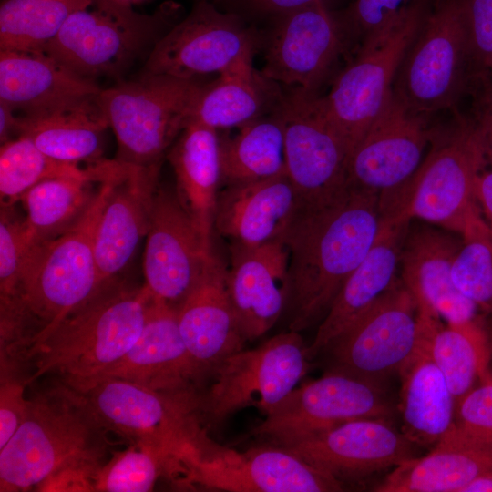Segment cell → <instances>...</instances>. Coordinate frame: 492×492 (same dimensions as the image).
Instances as JSON below:
<instances>
[{"mask_svg": "<svg viewBox=\"0 0 492 492\" xmlns=\"http://www.w3.org/2000/svg\"><path fill=\"white\" fill-rule=\"evenodd\" d=\"M379 196L349 190L337 200L302 207L282 240L289 253V329L324 318L343 284L365 257L381 226Z\"/></svg>", "mask_w": 492, "mask_h": 492, "instance_id": "obj_1", "label": "cell"}, {"mask_svg": "<svg viewBox=\"0 0 492 492\" xmlns=\"http://www.w3.org/2000/svg\"><path fill=\"white\" fill-rule=\"evenodd\" d=\"M107 432L84 395L62 381L35 394L23 423L0 449V491L37 489L67 472L95 477Z\"/></svg>", "mask_w": 492, "mask_h": 492, "instance_id": "obj_2", "label": "cell"}, {"mask_svg": "<svg viewBox=\"0 0 492 492\" xmlns=\"http://www.w3.org/2000/svg\"><path fill=\"white\" fill-rule=\"evenodd\" d=\"M151 300L145 284L118 279L100 286L28 349L26 360L34 364L28 384L54 374L77 387L98 376L133 346Z\"/></svg>", "mask_w": 492, "mask_h": 492, "instance_id": "obj_3", "label": "cell"}, {"mask_svg": "<svg viewBox=\"0 0 492 492\" xmlns=\"http://www.w3.org/2000/svg\"><path fill=\"white\" fill-rule=\"evenodd\" d=\"M73 388L84 395L107 431L160 449L185 470L213 444L202 428L200 391L155 390L113 377Z\"/></svg>", "mask_w": 492, "mask_h": 492, "instance_id": "obj_4", "label": "cell"}, {"mask_svg": "<svg viewBox=\"0 0 492 492\" xmlns=\"http://www.w3.org/2000/svg\"><path fill=\"white\" fill-rule=\"evenodd\" d=\"M128 171L101 183L72 227L31 250L20 287L24 304L39 331L31 346L98 290L95 233L114 185Z\"/></svg>", "mask_w": 492, "mask_h": 492, "instance_id": "obj_5", "label": "cell"}, {"mask_svg": "<svg viewBox=\"0 0 492 492\" xmlns=\"http://www.w3.org/2000/svg\"><path fill=\"white\" fill-rule=\"evenodd\" d=\"M195 78L143 72L134 81L101 89L97 103L118 142L117 159L161 163L191 119L203 87Z\"/></svg>", "mask_w": 492, "mask_h": 492, "instance_id": "obj_6", "label": "cell"}, {"mask_svg": "<svg viewBox=\"0 0 492 492\" xmlns=\"http://www.w3.org/2000/svg\"><path fill=\"white\" fill-rule=\"evenodd\" d=\"M470 81L463 0H432L398 67L393 95L410 112L428 118L455 109Z\"/></svg>", "mask_w": 492, "mask_h": 492, "instance_id": "obj_7", "label": "cell"}, {"mask_svg": "<svg viewBox=\"0 0 492 492\" xmlns=\"http://www.w3.org/2000/svg\"><path fill=\"white\" fill-rule=\"evenodd\" d=\"M179 12L174 3L145 15L116 0H93L68 16L42 52L88 79L113 75L172 27Z\"/></svg>", "mask_w": 492, "mask_h": 492, "instance_id": "obj_8", "label": "cell"}, {"mask_svg": "<svg viewBox=\"0 0 492 492\" xmlns=\"http://www.w3.org/2000/svg\"><path fill=\"white\" fill-rule=\"evenodd\" d=\"M432 0H420L364 42L322 97L325 113L350 153L381 114L392 95L398 67L417 35Z\"/></svg>", "mask_w": 492, "mask_h": 492, "instance_id": "obj_9", "label": "cell"}, {"mask_svg": "<svg viewBox=\"0 0 492 492\" xmlns=\"http://www.w3.org/2000/svg\"><path fill=\"white\" fill-rule=\"evenodd\" d=\"M311 360L308 345L292 330L227 356L209 374L210 385L200 391L203 424L216 425L251 406L266 415L296 387Z\"/></svg>", "mask_w": 492, "mask_h": 492, "instance_id": "obj_10", "label": "cell"}, {"mask_svg": "<svg viewBox=\"0 0 492 492\" xmlns=\"http://www.w3.org/2000/svg\"><path fill=\"white\" fill-rule=\"evenodd\" d=\"M403 197L401 212L462 234L480 213L475 197L479 172L487 163L483 139L470 118L436 138Z\"/></svg>", "mask_w": 492, "mask_h": 492, "instance_id": "obj_11", "label": "cell"}, {"mask_svg": "<svg viewBox=\"0 0 492 492\" xmlns=\"http://www.w3.org/2000/svg\"><path fill=\"white\" fill-rule=\"evenodd\" d=\"M274 111L283 127L286 173L303 207L328 204L347 192L350 149L317 93L292 88Z\"/></svg>", "mask_w": 492, "mask_h": 492, "instance_id": "obj_12", "label": "cell"}, {"mask_svg": "<svg viewBox=\"0 0 492 492\" xmlns=\"http://www.w3.org/2000/svg\"><path fill=\"white\" fill-rule=\"evenodd\" d=\"M427 118L410 112L392 92L349 155L348 190L377 194L382 217L400 210L404 192L424 160L435 135Z\"/></svg>", "mask_w": 492, "mask_h": 492, "instance_id": "obj_13", "label": "cell"}, {"mask_svg": "<svg viewBox=\"0 0 492 492\" xmlns=\"http://www.w3.org/2000/svg\"><path fill=\"white\" fill-rule=\"evenodd\" d=\"M419 336L417 303L400 279L323 352L329 369L384 383L412 355Z\"/></svg>", "mask_w": 492, "mask_h": 492, "instance_id": "obj_14", "label": "cell"}, {"mask_svg": "<svg viewBox=\"0 0 492 492\" xmlns=\"http://www.w3.org/2000/svg\"><path fill=\"white\" fill-rule=\"evenodd\" d=\"M394 414L384 383L328 369L320 378L295 387L253 433L281 445L343 422L390 419Z\"/></svg>", "mask_w": 492, "mask_h": 492, "instance_id": "obj_15", "label": "cell"}, {"mask_svg": "<svg viewBox=\"0 0 492 492\" xmlns=\"http://www.w3.org/2000/svg\"><path fill=\"white\" fill-rule=\"evenodd\" d=\"M256 39L240 15L200 0L154 44L143 72L183 78L220 74L243 56L254 54Z\"/></svg>", "mask_w": 492, "mask_h": 492, "instance_id": "obj_16", "label": "cell"}, {"mask_svg": "<svg viewBox=\"0 0 492 492\" xmlns=\"http://www.w3.org/2000/svg\"><path fill=\"white\" fill-rule=\"evenodd\" d=\"M229 492H335L342 481L279 446L240 452L213 443L182 482Z\"/></svg>", "mask_w": 492, "mask_h": 492, "instance_id": "obj_17", "label": "cell"}, {"mask_svg": "<svg viewBox=\"0 0 492 492\" xmlns=\"http://www.w3.org/2000/svg\"><path fill=\"white\" fill-rule=\"evenodd\" d=\"M145 239L144 284L154 299L178 310L212 256V248L177 193L162 187L154 194Z\"/></svg>", "mask_w": 492, "mask_h": 492, "instance_id": "obj_18", "label": "cell"}, {"mask_svg": "<svg viewBox=\"0 0 492 492\" xmlns=\"http://www.w3.org/2000/svg\"><path fill=\"white\" fill-rule=\"evenodd\" d=\"M274 18L261 73L273 83L317 93L345 47L336 15L317 1Z\"/></svg>", "mask_w": 492, "mask_h": 492, "instance_id": "obj_19", "label": "cell"}, {"mask_svg": "<svg viewBox=\"0 0 492 492\" xmlns=\"http://www.w3.org/2000/svg\"><path fill=\"white\" fill-rule=\"evenodd\" d=\"M279 446L342 482L395 468L415 457L417 446L388 418L354 419Z\"/></svg>", "mask_w": 492, "mask_h": 492, "instance_id": "obj_20", "label": "cell"}, {"mask_svg": "<svg viewBox=\"0 0 492 492\" xmlns=\"http://www.w3.org/2000/svg\"><path fill=\"white\" fill-rule=\"evenodd\" d=\"M230 251L228 291L239 328L251 342L270 331L287 306L289 253L283 240Z\"/></svg>", "mask_w": 492, "mask_h": 492, "instance_id": "obj_21", "label": "cell"}, {"mask_svg": "<svg viewBox=\"0 0 492 492\" xmlns=\"http://www.w3.org/2000/svg\"><path fill=\"white\" fill-rule=\"evenodd\" d=\"M103 377L123 379L163 391H200L198 385L205 379L184 343L177 309L153 297L133 346L118 362L92 380Z\"/></svg>", "mask_w": 492, "mask_h": 492, "instance_id": "obj_22", "label": "cell"}, {"mask_svg": "<svg viewBox=\"0 0 492 492\" xmlns=\"http://www.w3.org/2000/svg\"><path fill=\"white\" fill-rule=\"evenodd\" d=\"M160 166L131 165L114 185L95 233L98 288L121 279L146 238Z\"/></svg>", "mask_w": 492, "mask_h": 492, "instance_id": "obj_23", "label": "cell"}, {"mask_svg": "<svg viewBox=\"0 0 492 492\" xmlns=\"http://www.w3.org/2000/svg\"><path fill=\"white\" fill-rule=\"evenodd\" d=\"M302 207L287 173L228 185L218 193L214 229L230 246L256 247L282 240Z\"/></svg>", "mask_w": 492, "mask_h": 492, "instance_id": "obj_24", "label": "cell"}, {"mask_svg": "<svg viewBox=\"0 0 492 492\" xmlns=\"http://www.w3.org/2000/svg\"><path fill=\"white\" fill-rule=\"evenodd\" d=\"M409 220L403 213L382 217L372 247L343 284L308 345L311 359L400 280L396 274Z\"/></svg>", "mask_w": 492, "mask_h": 492, "instance_id": "obj_25", "label": "cell"}, {"mask_svg": "<svg viewBox=\"0 0 492 492\" xmlns=\"http://www.w3.org/2000/svg\"><path fill=\"white\" fill-rule=\"evenodd\" d=\"M226 274V268L213 253L177 310L184 343L205 379L246 343L231 305Z\"/></svg>", "mask_w": 492, "mask_h": 492, "instance_id": "obj_26", "label": "cell"}, {"mask_svg": "<svg viewBox=\"0 0 492 492\" xmlns=\"http://www.w3.org/2000/svg\"><path fill=\"white\" fill-rule=\"evenodd\" d=\"M420 336L412 355L398 374V410L403 434L415 445H436L455 425L456 401L429 349L432 324L440 316L418 311Z\"/></svg>", "mask_w": 492, "mask_h": 492, "instance_id": "obj_27", "label": "cell"}, {"mask_svg": "<svg viewBox=\"0 0 492 492\" xmlns=\"http://www.w3.org/2000/svg\"><path fill=\"white\" fill-rule=\"evenodd\" d=\"M460 246L449 234L421 228L406 233L400 256L401 281L417 308L431 310L452 324L474 321L477 307L452 280V264Z\"/></svg>", "mask_w": 492, "mask_h": 492, "instance_id": "obj_28", "label": "cell"}, {"mask_svg": "<svg viewBox=\"0 0 492 492\" xmlns=\"http://www.w3.org/2000/svg\"><path fill=\"white\" fill-rule=\"evenodd\" d=\"M101 88L44 52H0V102L25 115L67 108Z\"/></svg>", "mask_w": 492, "mask_h": 492, "instance_id": "obj_29", "label": "cell"}, {"mask_svg": "<svg viewBox=\"0 0 492 492\" xmlns=\"http://www.w3.org/2000/svg\"><path fill=\"white\" fill-rule=\"evenodd\" d=\"M492 469V441L456 425L428 454L395 466L374 487L378 492H462Z\"/></svg>", "mask_w": 492, "mask_h": 492, "instance_id": "obj_30", "label": "cell"}, {"mask_svg": "<svg viewBox=\"0 0 492 492\" xmlns=\"http://www.w3.org/2000/svg\"><path fill=\"white\" fill-rule=\"evenodd\" d=\"M177 196L211 246L216 202L220 186V138L217 130L190 121L168 152Z\"/></svg>", "mask_w": 492, "mask_h": 492, "instance_id": "obj_31", "label": "cell"}, {"mask_svg": "<svg viewBox=\"0 0 492 492\" xmlns=\"http://www.w3.org/2000/svg\"><path fill=\"white\" fill-rule=\"evenodd\" d=\"M108 128L97 96L67 108L21 117L17 137L28 138L55 159L91 164L103 159V133Z\"/></svg>", "mask_w": 492, "mask_h": 492, "instance_id": "obj_32", "label": "cell"}, {"mask_svg": "<svg viewBox=\"0 0 492 492\" xmlns=\"http://www.w3.org/2000/svg\"><path fill=\"white\" fill-rule=\"evenodd\" d=\"M253 55L243 56L203 86L190 121L216 130L239 128L276 107L282 95L276 83L254 68Z\"/></svg>", "mask_w": 492, "mask_h": 492, "instance_id": "obj_33", "label": "cell"}, {"mask_svg": "<svg viewBox=\"0 0 492 492\" xmlns=\"http://www.w3.org/2000/svg\"><path fill=\"white\" fill-rule=\"evenodd\" d=\"M127 165L118 159H101L81 167L43 153L28 138L16 137L0 149L1 206H12L37 183L56 178H77L101 184L124 173Z\"/></svg>", "mask_w": 492, "mask_h": 492, "instance_id": "obj_34", "label": "cell"}, {"mask_svg": "<svg viewBox=\"0 0 492 492\" xmlns=\"http://www.w3.org/2000/svg\"><path fill=\"white\" fill-rule=\"evenodd\" d=\"M220 185L249 183L286 173L282 122L274 111L220 138Z\"/></svg>", "mask_w": 492, "mask_h": 492, "instance_id": "obj_35", "label": "cell"}, {"mask_svg": "<svg viewBox=\"0 0 492 492\" xmlns=\"http://www.w3.org/2000/svg\"><path fill=\"white\" fill-rule=\"evenodd\" d=\"M429 349L456 405L475 387L477 380L481 382L491 374L487 339L475 320L445 326L436 319L430 330Z\"/></svg>", "mask_w": 492, "mask_h": 492, "instance_id": "obj_36", "label": "cell"}, {"mask_svg": "<svg viewBox=\"0 0 492 492\" xmlns=\"http://www.w3.org/2000/svg\"><path fill=\"white\" fill-rule=\"evenodd\" d=\"M92 182L77 178H56L37 183L20 201L34 245L54 239L72 227L85 213L97 190Z\"/></svg>", "mask_w": 492, "mask_h": 492, "instance_id": "obj_37", "label": "cell"}, {"mask_svg": "<svg viewBox=\"0 0 492 492\" xmlns=\"http://www.w3.org/2000/svg\"><path fill=\"white\" fill-rule=\"evenodd\" d=\"M93 0H5L0 7L1 51L42 52L68 16Z\"/></svg>", "mask_w": 492, "mask_h": 492, "instance_id": "obj_38", "label": "cell"}, {"mask_svg": "<svg viewBox=\"0 0 492 492\" xmlns=\"http://www.w3.org/2000/svg\"><path fill=\"white\" fill-rule=\"evenodd\" d=\"M183 466L169 454L154 446L133 444L116 454L94 477V491L146 492L160 477L184 476Z\"/></svg>", "mask_w": 492, "mask_h": 492, "instance_id": "obj_39", "label": "cell"}, {"mask_svg": "<svg viewBox=\"0 0 492 492\" xmlns=\"http://www.w3.org/2000/svg\"><path fill=\"white\" fill-rule=\"evenodd\" d=\"M451 269L456 289L477 306L492 310V228L479 213L462 232Z\"/></svg>", "mask_w": 492, "mask_h": 492, "instance_id": "obj_40", "label": "cell"}, {"mask_svg": "<svg viewBox=\"0 0 492 492\" xmlns=\"http://www.w3.org/2000/svg\"><path fill=\"white\" fill-rule=\"evenodd\" d=\"M34 246L27 233L25 216H20L15 205L1 206L0 301L21 296L23 273Z\"/></svg>", "mask_w": 492, "mask_h": 492, "instance_id": "obj_41", "label": "cell"}, {"mask_svg": "<svg viewBox=\"0 0 492 492\" xmlns=\"http://www.w3.org/2000/svg\"><path fill=\"white\" fill-rule=\"evenodd\" d=\"M418 1L354 0L343 12L336 15L345 46L349 43L354 45L355 52Z\"/></svg>", "mask_w": 492, "mask_h": 492, "instance_id": "obj_42", "label": "cell"}, {"mask_svg": "<svg viewBox=\"0 0 492 492\" xmlns=\"http://www.w3.org/2000/svg\"><path fill=\"white\" fill-rule=\"evenodd\" d=\"M471 79L492 67V0H463Z\"/></svg>", "mask_w": 492, "mask_h": 492, "instance_id": "obj_43", "label": "cell"}, {"mask_svg": "<svg viewBox=\"0 0 492 492\" xmlns=\"http://www.w3.org/2000/svg\"><path fill=\"white\" fill-rule=\"evenodd\" d=\"M28 376L22 366L2 365L0 386V449L23 423L28 406L25 389Z\"/></svg>", "mask_w": 492, "mask_h": 492, "instance_id": "obj_44", "label": "cell"}, {"mask_svg": "<svg viewBox=\"0 0 492 492\" xmlns=\"http://www.w3.org/2000/svg\"><path fill=\"white\" fill-rule=\"evenodd\" d=\"M455 425L492 441V374L458 402Z\"/></svg>", "mask_w": 492, "mask_h": 492, "instance_id": "obj_45", "label": "cell"}, {"mask_svg": "<svg viewBox=\"0 0 492 492\" xmlns=\"http://www.w3.org/2000/svg\"><path fill=\"white\" fill-rule=\"evenodd\" d=\"M467 92L472 97V118L478 130L487 154L492 166V78L486 75L473 77Z\"/></svg>", "mask_w": 492, "mask_h": 492, "instance_id": "obj_46", "label": "cell"}, {"mask_svg": "<svg viewBox=\"0 0 492 492\" xmlns=\"http://www.w3.org/2000/svg\"><path fill=\"white\" fill-rule=\"evenodd\" d=\"M317 1L325 0H239L251 13L275 17Z\"/></svg>", "mask_w": 492, "mask_h": 492, "instance_id": "obj_47", "label": "cell"}, {"mask_svg": "<svg viewBox=\"0 0 492 492\" xmlns=\"http://www.w3.org/2000/svg\"><path fill=\"white\" fill-rule=\"evenodd\" d=\"M475 197L492 228V166L479 172L475 185Z\"/></svg>", "mask_w": 492, "mask_h": 492, "instance_id": "obj_48", "label": "cell"}, {"mask_svg": "<svg viewBox=\"0 0 492 492\" xmlns=\"http://www.w3.org/2000/svg\"><path fill=\"white\" fill-rule=\"evenodd\" d=\"M15 110L6 104L0 102V140L4 144L18 135L20 118L16 117Z\"/></svg>", "mask_w": 492, "mask_h": 492, "instance_id": "obj_49", "label": "cell"}, {"mask_svg": "<svg viewBox=\"0 0 492 492\" xmlns=\"http://www.w3.org/2000/svg\"><path fill=\"white\" fill-rule=\"evenodd\" d=\"M462 492H492V469L478 476Z\"/></svg>", "mask_w": 492, "mask_h": 492, "instance_id": "obj_50", "label": "cell"}, {"mask_svg": "<svg viewBox=\"0 0 492 492\" xmlns=\"http://www.w3.org/2000/svg\"><path fill=\"white\" fill-rule=\"evenodd\" d=\"M123 5H136V4H138V3H141L145 0H116Z\"/></svg>", "mask_w": 492, "mask_h": 492, "instance_id": "obj_51", "label": "cell"}, {"mask_svg": "<svg viewBox=\"0 0 492 492\" xmlns=\"http://www.w3.org/2000/svg\"><path fill=\"white\" fill-rule=\"evenodd\" d=\"M486 75L489 76L491 78H492V67L491 68L489 69V71L487 73H485ZM482 75V74H481Z\"/></svg>", "mask_w": 492, "mask_h": 492, "instance_id": "obj_52", "label": "cell"}, {"mask_svg": "<svg viewBox=\"0 0 492 492\" xmlns=\"http://www.w3.org/2000/svg\"><path fill=\"white\" fill-rule=\"evenodd\" d=\"M2 360H14V359H2ZM15 360H26V359H15Z\"/></svg>", "mask_w": 492, "mask_h": 492, "instance_id": "obj_53", "label": "cell"}, {"mask_svg": "<svg viewBox=\"0 0 492 492\" xmlns=\"http://www.w3.org/2000/svg\"><path fill=\"white\" fill-rule=\"evenodd\" d=\"M491 312H492V310H491Z\"/></svg>", "mask_w": 492, "mask_h": 492, "instance_id": "obj_54", "label": "cell"}, {"mask_svg": "<svg viewBox=\"0 0 492 492\" xmlns=\"http://www.w3.org/2000/svg\"><path fill=\"white\" fill-rule=\"evenodd\" d=\"M209 1V0H208Z\"/></svg>", "mask_w": 492, "mask_h": 492, "instance_id": "obj_55", "label": "cell"}]
</instances>
